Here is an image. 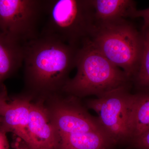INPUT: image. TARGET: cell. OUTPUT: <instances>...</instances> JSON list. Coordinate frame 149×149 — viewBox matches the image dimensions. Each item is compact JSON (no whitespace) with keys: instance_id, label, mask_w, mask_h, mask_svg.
<instances>
[{"instance_id":"obj_1","label":"cell","mask_w":149,"mask_h":149,"mask_svg":"<svg viewBox=\"0 0 149 149\" xmlns=\"http://www.w3.org/2000/svg\"><path fill=\"white\" fill-rule=\"evenodd\" d=\"M80 48L42 35L23 44L24 78L29 93L48 97L62 92L76 66Z\"/></svg>"},{"instance_id":"obj_2","label":"cell","mask_w":149,"mask_h":149,"mask_svg":"<svg viewBox=\"0 0 149 149\" xmlns=\"http://www.w3.org/2000/svg\"><path fill=\"white\" fill-rule=\"evenodd\" d=\"M77 72L70 79L62 93L80 99L89 96L100 97L131 81L120 68L109 61L93 45L91 39L84 41L77 53Z\"/></svg>"},{"instance_id":"obj_3","label":"cell","mask_w":149,"mask_h":149,"mask_svg":"<svg viewBox=\"0 0 149 149\" xmlns=\"http://www.w3.org/2000/svg\"><path fill=\"white\" fill-rule=\"evenodd\" d=\"M46 21L40 35L80 48L96 30L91 0H45Z\"/></svg>"},{"instance_id":"obj_4","label":"cell","mask_w":149,"mask_h":149,"mask_svg":"<svg viewBox=\"0 0 149 149\" xmlns=\"http://www.w3.org/2000/svg\"><path fill=\"white\" fill-rule=\"evenodd\" d=\"M91 40L109 61L132 80L139 71L143 48L142 32L126 19L97 27Z\"/></svg>"},{"instance_id":"obj_5","label":"cell","mask_w":149,"mask_h":149,"mask_svg":"<svg viewBox=\"0 0 149 149\" xmlns=\"http://www.w3.org/2000/svg\"><path fill=\"white\" fill-rule=\"evenodd\" d=\"M130 88L121 87L86 101L85 107L97 113L102 128L116 146H126L130 139Z\"/></svg>"},{"instance_id":"obj_6","label":"cell","mask_w":149,"mask_h":149,"mask_svg":"<svg viewBox=\"0 0 149 149\" xmlns=\"http://www.w3.org/2000/svg\"><path fill=\"white\" fill-rule=\"evenodd\" d=\"M45 0H0V32L22 44L37 38Z\"/></svg>"},{"instance_id":"obj_7","label":"cell","mask_w":149,"mask_h":149,"mask_svg":"<svg viewBox=\"0 0 149 149\" xmlns=\"http://www.w3.org/2000/svg\"><path fill=\"white\" fill-rule=\"evenodd\" d=\"M67 95L65 97L58 93L48 96L52 102L47 108L58 137L92 131L104 132L97 117L88 112L80 99Z\"/></svg>"},{"instance_id":"obj_8","label":"cell","mask_w":149,"mask_h":149,"mask_svg":"<svg viewBox=\"0 0 149 149\" xmlns=\"http://www.w3.org/2000/svg\"><path fill=\"white\" fill-rule=\"evenodd\" d=\"M41 97L37 102H31L27 146L29 149H58V134Z\"/></svg>"},{"instance_id":"obj_9","label":"cell","mask_w":149,"mask_h":149,"mask_svg":"<svg viewBox=\"0 0 149 149\" xmlns=\"http://www.w3.org/2000/svg\"><path fill=\"white\" fill-rule=\"evenodd\" d=\"M33 95L31 93L9 98L0 115V127L6 132L13 133L27 144L29 142L28 127L30 106Z\"/></svg>"},{"instance_id":"obj_10","label":"cell","mask_w":149,"mask_h":149,"mask_svg":"<svg viewBox=\"0 0 149 149\" xmlns=\"http://www.w3.org/2000/svg\"><path fill=\"white\" fill-rule=\"evenodd\" d=\"M96 28L115 24L131 17L136 10L132 0H91Z\"/></svg>"},{"instance_id":"obj_11","label":"cell","mask_w":149,"mask_h":149,"mask_svg":"<svg viewBox=\"0 0 149 149\" xmlns=\"http://www.w3.org/2000/svg\"><path fill=\"white\" fill-rule=\"evenodd\" d=\"M23 44L0 32V88L23 64Z\"/></svg>"},{"instance_id":"obj_12","label":"cell","mask_w":149,"mask_h":149,"mask_svg":"<svg viewBox=\"0 0 149 149\" xmlns=\"http://www.w3.org/2000/svg\"><path fill=\"white\" fill-rule=\"evenodd\" d=\"M58 149H114V143L103 131L59 136Z\"/></svg>"},{"instance_id":"obj_13","label":"cell","mask_w":149,"mask_h":149,"mask_svg":"<svg viewBox=\"0 0 149 149\" xmlns=\"http://www.w3.org/2000/svg\"><path fill=\"white\" fill-rule=\"evenodd\" d=\"M128 126L129 141L149 129V91L131 94Z\"/></svg>"},{"instance_id":"obj_14","label":"cell","mask_w":149,"mask_h":149,"mask_svg":"<svg viewBox=\"0 0 149 149\" xmlns=\"http://www.w3.org/2000/svg\"><path fill=\"white\" fill-rule=\"evenodd\" d=\"M143 48L141 64L138 72L132 80L138 92L149 91V27L142 30Z\"/></svg>"},{"instance_id":"obj_15","label":"cell","mask_w":149,"mask_h":149,"mask_svg":"<svg viewBox=\"0 0 149 149\" xmlns=\"http://www.w3.org/2000/svg\"><path fill=\"white\" fill-rule=\"evenodd\" d=\"M125 146L126 149H149V129L130 140Z\"/></svg>"},{"instance_id":"obj_16","label":"cell","mask_w":149,"mask_h":149,"mask_svg":"<svg viewBox=\"0 0 149 149\" xmlns=\"http://www.w3.org/2000/svg\"><path fill=\"white\" fill-rule=\"evenodd\" d=\"M141 17L143 19V24L142 30H144L149 27V8L145 9L138 10L136 9L131 15L132 18Z\"/></svg>"},{"instance_id":"obj_17","label":"cell","mask_w":149,"mask_h":149,"mask_svg":"<svg viewBox=\"0 0 149 149\" xmlns=\"http://www.w3.org/2000/svg\"><path fill=\"white\" fill-rule=\"evenodd\" d=\"M9 97L5 85L0 88V115L8 101Z\"/></svg>"},{"instance_id":"obj_18","label":"cell","mask_w":149,"mask_h":149,"mask_svg":"<svg viewBox=\"0 0 149 149\" xmlns=\"http://www.w3.org/2000/svg\"><path fill=\"white\" fill-rule=\"evenodd\" d=\"M6 132L0 127V149H10Z\"/></svg>"},{"instance_id":"obj_19","label":"cell","mask_w":149,"mask_h":149,"mask_svg":"<svg viewBox=\"0 0 149 149\" xmlns=\"http://www.w3.org/2000/svg\"><path fill=\"white\" fill-rule=\"evenodd\" d=\"M15 139L11 144V149H29L24 141L15 136Z\"/></svg>"}]
</instances>
